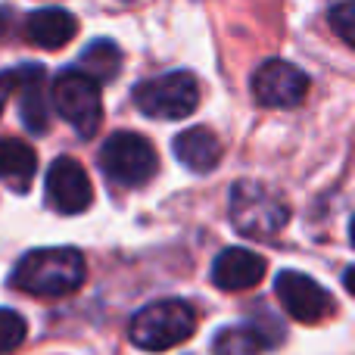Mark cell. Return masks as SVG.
<instances>
[{"label": "cell", "mask_w": 355, "mask_h": 355, "mask_svg": "<svg viewBox=\"0 0 355 355\" xmlns=\"http://www.w3.org/2000/svg\"><path fill=\"white\" fill-rule=\"evenodd\" d=\"M85 284V259L72 246L35 250L19 259L12 271V287L41 300H60Z\"/></svg>", "instance_id": "obj_1"}, {"label": "cell", "mask_w": 355, "mask_h": 355, "mask_svg": "<svg viewBox=\"0 0 355 355\" xmlns=\"http://www.w3.org/2000/svg\"><path fill=\"white\" fill-rule=\"evenodd\" d=\"M196 331V312L184 300H159L131 318L128 337L144 352H168L187 343Z\"/></svg>", "instance_id": "obj_2"}, {"label": "cell", "mask_w": 355, "mask_h": 355, "mask_svg": "<svg viewBox=\"0 0 355 355\" xmlns=\"http://www.w3.org/2000/svg\"><path fill=\"white\" fill-rule=\"evenodd\" d=\"M231 221L243 237L268 240L281 234L290 221V206L277 190L265 187L259 181H237L227 193Z\"/></svg>", "instance_id": "obj_3"}, {"label": "cell", "mask_w": 355, "mask_h": 355, "mask_svg": "<svg viewBox=\"0 0 355 355\" xmlns=\"http://www.w3.org/2000/svg\"><path fill=\"white\" fill-rule=\"evenodd\" d=\"M131 100L144 116L178 122V119H187L200 106V81L190 72L153 75V78H144L141 85H135Z\"/></svg>", "instance_id": "obj_4"}, {"label": "cell", "mask_w": 355, "mask_h": 355, "mask_svg": "<svg viewBox=\"0 0 355 355\" xmlns=\"http://www.w3.org/2000/svg\"><path fill=\"white\" fill-rule=\"evenodd\" d=\"M50 110L60 112L81 137H91L97 125L103 122L100 85H94L78 69H66L56 75L53 87H50Z\"/></svg>", "instance_id": "obj_5"}, {"label": "cell", "mask_w": 355, "mask_h": 355, "mask_svg": "<svg viewBox=\"0 0 355 355\" xmlns=\"http://www.w3.org/2000/svg\"><path fill=\"white\" fill-rule=\"evenodd\" d=\"M100 168L122 187H144L159 168L153 144L137 131H116L100 147Z\"/></svg>", "instance_id": "obj_6"}, {"label": "cell", "mask_w": 355, "mask_h": 355, "mask_svg": "<svg viewBox=\"0 0 355 355\" xmlns=\"http://www.w3.org/2000/svg\"><path fill=\"white\" fill-rule=\"evenodd\" d=\"M309 94V75L287 60H268L252 75V97L268 110H293Z\"/></svg>", "instance_id": "obj_7"}, {"label": "cell", "mask_w": 355, "mask_h": 355, "mask_svg": "<svg viewBox=\"0 0 355 355\" xmlns=\"http://www.w3.org/2000/svg\"><path fill=\"white\" fill-rule=\"evenodd\" d=\"M44 193H47V206L53 209V212L78 215L91 206L94 184L81 162H75L72 156H60V159L50 166L47 178H44Z\"/></svg>", "instance_id": "obj_8"}, {"label": "cell", "mask_w": 355, "mask_h": 355, "mask_svg": "<svg viewBox=\"0 0 355 355\" xmlns=\"http://www.w3.org/2000/svg\"><path fill=\"white\" fill-rule=\"evenodd\" d=\"M275 293L281 300V306L287 309L290 318L302 321V324H318L321 318H327L334 312L331 293L318 281L302 275V271H293V268L281 271L275 281Z\"/></svg>", "instance_id": "obj_9"}, {"label": "cell", "mask_w": 355, "mask_h": 355, "mask_svg": "<svg viewBox=\"0 0 355 355\" xmlns=\"http://www.w3.org/2000/svg\"><path fill=\"white\" fill-rule=\"evenodd\" d=\"M10 75L12 94H16L19 119L31 135H47L50 125V91H47V69L44 66H16Z\"/></svg>", "instance_id": "obj_10"}, {"label": "cell", "mask_w": 355, "mask_h": 355, "mask_svg": "<svg viewBox=\"0 0 355 355\" xmlns=\"http://www.w3.org/2000/svg\"><path fill=\"white\" fill-rule=\"evenodd\" d=\"M265 277V259L243 246H227L212 262V284L218 290H252Z\"/></svg>", "instance_id": "obj_11"}, {"label": "cell", "mask_w": 355, "mask_h": 355, "mask_svg": "<svg viewBox=\"0 0 355 355\" xmlns=\"http://www.w3.org/2000/svg\"><path fill=\"white\" fill-rule=\"evenodd\" d=\"M25 35L44 50H60L78 35V19L62 6H44L25 19Z\"/></svg>", "instance_id": "obj_12"}, {"label": "cell", "mask_w": 355, "mask_h": 355, "mask_svg": "<svg viewBox=\"0 0 355 355\" xmlns=\"http://www.w3.org/2000/svg\"><path fill=\"white\" fill-rule=\"evenodd\" d=\"M175 156H178V162L181 166H187L190 172H196V175H206V172H212L215 166L221 162V141L215 137V131H209V128H187V131H181V135L175 137Z\"/></svg>", "instance_id": "obj_13"}, {"label": "cell", "mask_w": 355, "mask_h": 355, "mask_svg": "<svg viewBox=\"0 0 355 355\" xmlns=\"http://www.w3.org/2000/svg\"><path fill=\"white\" fill-rule=\"evenodd\" d=\"M37 172V156L19 137H0V181L16 193L31 187V178Z\"/></svg>", "instance_id": "obj_14"}, {"label": "cell", "mask_w": 355, "mask_h": 355, "mask_svg": "<svg viewBox=\"0 0 355 355\" xmlns=\"http://www.w3.org/2000/svg\"><path fill=\"white\" fill-rule=\"evenodd\" d=\"M78 72H85L94 85H110V81H116L119 72H122V50H119V44L106 41V37L91 41L87 50L81 53Z\"/></svg>", "instance_id": "obj_15"}, {"label": "cell", "mask_w": 355, "mask_h": 355, "mask_svg": "<svg viewBox=\"0 0 355 355\" xmlns=\"http://www.w3.org/2000/svg\"><path fill=\"white\" fill-rule=\"evenodd\" d=\"M271 346V340L262 334L256 324H240V327H225L215 334L212 340V355H262Z\"/></svg>", "instance_id": "obj_16"}, {"label": "cell", "mask_w": 355, "mask_h": 355, "mask_svg": "<svg viewBox=\"0 0 355 355\" xmlns=\"http://www.w3.org/2000/svg\"><path fill=\"white\" fill-rule=\"evenodd\" d=\"M28 337V324L19 312L12 309H0V355L16 352Z\"/></svg>", "instance_id": "obj_17"}, {"label": "cell", "mask_w": 355, "mask_h": 355, "mask_svg": "<svg viewBox=\"0 0 355 355\" xmlns=\"http://www.w3.org/2000/svg\"><path fill=\"white\" fill-rule=\"evenodd\" d=\"M331 25H334V31H337V35L352 47V44H355V35H352L355 6H352V3H340V6H334V10H331Z\"/></svg>", "instance_id": "obj_18"}, {"label": "cell", "mask_w": 355, "mask_h": 355, "mask_svg": "<svg viewBox=\"0 0 355 355\" xmlns=\"http://www.w3.org/2000/svg\"><path fill=\"white\" fill-rule=\"evenodd\" d=\"M10 94H12L10 75H6V72H0V116H3V110H6V100H10Z\"/></svg>", "instance_id": "obj_19"}]
</instances>
